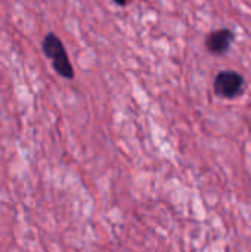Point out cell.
I'll return each mask as SVG.
<instances>
[{"label":"cell","mask_w":251,"mask_h":252,"mask_svg":"<svg viewBox=\"0 0 251 252\" xmlns=\"http://www.w3.org/2000/svg\"><path fill=\"white\" fill-rule=\"evenodd\" d=\"M41 49H43V53L46 55V58L50 59L52 66L58 75H61L62 78H67V80L74 78V68L70 62V58L64 47V43L61 41V38L56 34L49 32L41 43Z\"/></svg>","instance_id":"cell-1"},{"label":"cell","mask_w":251,"mask_h":252,"mask_svg":"<svg viewBox=\"0 0 251 252\" xmlns=\"http://www.w3.org/2000/svg\"><path fill=\"white\" fill-rule=\"evenodd\" d=\"M213 89L215 94L222 99H237L244 93L246 89V80L244 77L232 69L228 71H220L213 81Z\"/></svg>","instance_id":"cell-2"},{"label":"cell","mask_w":251,"mask_h":252,"mask_svg":"<svg viewBox=\"0 0 251 252\" xmlns=\"http://www.w3.org/2000/svg\"><path fill=\"white\" fill-rule=\"evenodd\" d=\"M235 41V32L229 28H219L210 31L206 37V47L212 55L222 56L229 52L231 46Z\"/></svg>","instance_id":"cell-3"},{"label":"cell","mask_w":251,"mask_h":252,"mask_svg":"<svg viewBox=\"0 0 251 252\" xmlns=\"http://www.w3.org/2000/svg\"><path fill=\"white\" fill-rule=\"evenodd\" d=\"M114 3H117V4H120V6H124V4H127L130 0H112Z\"/></svg>","instance_id":"cell-4"}]
</instances>
